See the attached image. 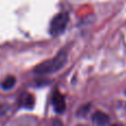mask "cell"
Returning a JSON list of instances; mask_svg holds the SVG:
<instances>
[{
	"label": "cell",
	"mask_w": 126,
	"mask_h": 126,
	"mask_svg": "<svg viewBox=\"0 0 126 126\" xmlns=\"http://www.w3.org/2000/svg\"><path fill=\"white\" fill-rule=\"evenodd\" d=\"M15 84H16V78L12 75H9L1 82V87L3 90H10L15 86Z\"/></svg>",
	"instance_id": "6"
},
{
	"label": "cell",
	"mask_w": 126,
	"mask_h": 126,
	"mask_svg": "<svg viewBox=\"0 0 126 126\" xmlns=\"http://www.w3.org/2000/svg\"><path fill=\"white\" fill-rule=\"evenodd\" d=\"M69 22V16L65 12H61L59 15H57L52 19L50 23V33L52 35H59L61 34L63 31L65 30Z\"/></svg>",
	"instance_id": "2"
},
{
	"label": "cell",
	"mask_w": 126,
	"mask_h": 126,
	"mask_svg": "<svg viewBox=\"0 0 126 126\" xmlns=\"http://www.w3.org/2000/svg\"><path fill=\"white\" fill-rule=\"evenodd\" d=\"M80 126H82V125H80Z\"/></svg>",
	"instance_id": "9"
},
{
	"label": "cell",
	"mask_w": 126,
	"mask_h": 126,
	"mask_svg": "<svg viewBox=\"0 0 126 126\" xmlns=\"http://www.w3.org/2000/svg\"><path fill=\"white\" fill-rule=\"evenodd\" d=\"M65 62H66V53L64 51H61L54 57L53 59L48 60V61L42 62L34 69V73L39 74V75H43V74L53 73V72L59 71L64 66Z\"/></svg>",
	"instance_id": "1"
},
{
	"label": "cell",
	"mask_w": 126,
	"mask_h": 126,
	"mask_svg": "<svg viewBox=\"0 0 126 126\" xmlns=\"http://www.w3.org/2000/svg\"><path fill=\"white\" fill-rule=\"evenodd\" d=\"M112 126H118V125H112Z\"/></svg>",
	"instance_id": "8"
},
{
	"label": "cell",
	"mask_w": 126,
	"mask_h": 126,
	"mask_svg": "<svg viewBox=\"0 0 126 126\" xmlns=\"http://www.w3.org/2000/svg\"><path fill=\"white\" fill-rule=\"evenodd\" d=\"M110 117L103 112H95L93 114V122L95 123L97 126H105L109 123Z\"/></svg>",
	"instance_id": "4"
},
{
	"label": "cell",
	"mask_w": 126,
	"mask_h": 126,
	"mask_svg": "<svg viewBox=\"0 0 126 126\" xmlns=\"http://www.w3.org/2000/svg\"><path fill=\"white\" fill-rule=\"evenodd\" d=\"M52 104L57 113H63L65 111V100L64 96L59 91H55L52 96Z\"/></svg>",
	"instance_id": "3"
},
{
	"label": "cell",
	"mask_w": 126,
	"mask_h": 126,
	"mask_svg": "<svg viewBox=\"0 0 126 126\" xmlns=\"http://www.w3.org/2000/svg\"><path fill=\"white\" fill-rule=\"evenodd\" d=\"M52 124H53L52 126H62V123L60 122L59 120H54V121H53Z\"/></svg>",
	"instance_id": "7"
},
{
	"label": "cell",
	"mask_w": 126,
	"mask_h": 126,
	"mask_svg": "<svg viewBox=\"0 0 126 126\" xmlns=\"http://www.w3.org/2000/svg\"><path fill=\"white\" fill-rule=\"evenodd\" d=\"M20 104L23 107H27V109H32L33 105H34V98L31 94L23 93L20 97Z\"/></svg>",
	"instance_id": "5"
}]
</instances>
